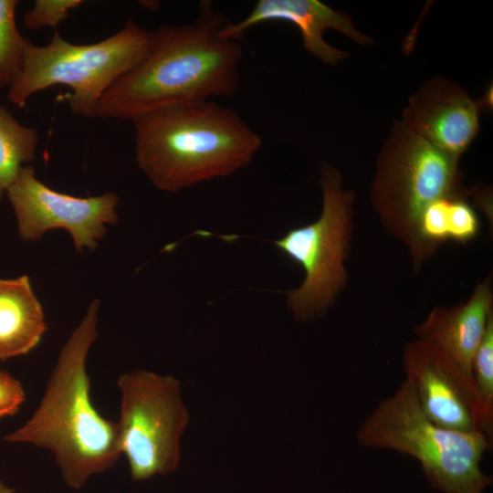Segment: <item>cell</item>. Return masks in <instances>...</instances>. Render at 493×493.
<instances>
[{"instance_id": "18", "label": "cell", "mask_w": 493, "mask_h": 493, "mask_svg": "<svg viewBox=\"0 0 493 493\" xmlns=\"http://www.w3.org/2000/svg\"><path fill=\"white\" fill-rule=\"evenodd\" d=\"M472 380L481 407L482 426L486 436L493 438V318L474 355Z\"/></svg>"}, {"instance_id": "9", "label": "cell", "mask_w": 493, "mask_h": 493, "mask_svg": "<svg viewBox=\"0 0 493 493\" xmlns=\"http://www.w3.org/2000/svg\"><path fill=\"white\" fill-rule=\"evenodd\" d=\"M5 194L16 213L19 234L26 241L37 240L52 228H65L76 249L86 246L93 250L97 239L107 232L104 224L118 221L115 194L78 197L59 193L37 180L29 165L22 167Z\"/></svg>"}, {"instance_id": "3", "label": "cell", "mask_w": 493, "mask_h": 493, "mask_svg": "<svg viewBox=\"0 0 493 493\" xmlns=\"http://www.w3.org/2000/svg\"><path fill=\"white\" fill-rule=\"evenodd\" d=\"M131 121L138 166L170 193L240 170L262 144L236 111L208 100L158 108Z\"/></svg>"}, {"instance_id": "12", "label": "cell", "mask_w": 493, "mask_h": 493, "mask_svg": "<svg viewBox=\"0 0 493 493\" xmlns=\"http://www.w3.org/2000/svg\"><path fill=\"white\" fill-rule=\"evenodd\" d=\"M269 21L296 26L306 50L327 64H336L348 55L325 42L322 35L328 28L336 29L362 45L372 43V38L355 29L348 16L317 0H258L246 17L238 23L229 22L222 33L241 38L246 29Z\"/></svg>"}, {"instance_id": "1", "label": "cell", "mask_w": 493, "mask_h": 493, "mask_svg": "<svg viewBox=\"0 0 493 493\" xmlns=\"http://www.w3.org/2000/svg\"><path fill=\"white\" fill-rule=\"evenodd\" d=\"M228 23L211 2L203 1L194 22L152 31L147 55L104 92L95 117L132 121L169 105L233 96L242 47L241 38L223 35Z\"/></svg>"}, {"instance_id": "2", "label": "cell", "mask_w": 493, "mask_h": 493, "mask_svg": "<svg viewBox=\"0 0 493 493\" xmlns=\"http://www.w3.org/2000/svg\"><path fill=\"white\" fill-rule=\"evenodd\" d=\"M94 300L62 347L39 405L19 428L4 437L52 453L65 482L79 489L121 458L116 422L102 416L90 398L89 351L97 338Z\"/></svg>"}, {"instance_id": "7", "label": "cell", "mask_w": 493, "mask_h": 493, "mask_svg": "<svg viewBox=\"0 0 493 493\" xmlns=\"http://www.w3.org/2000/svg\"><path fill=\"white\" fill-rule=\"evenodd\" d=\"M320 183L323 194L320 217L275 241L305 273L302 284L286 292L288 307L299 321L325 314L347 283L345 261L351 248L354 195L343 189L340 172L330 163L321 164Z\"/></svg>"}, {"instance_id": "21", "label": "cell", "mask_w": 493, "mask_h": 493, "mask_svg": "<svg viewBox=\"0 0 493 493\" xmlns=\"http://www.w3.org/2000/svg\"><path fill=\"white\" fill-rule=\"evenodd\" d=\"M0 493H15L14 489L0 481Z\"/></svg>"}, {"instance_id": "4", "label": "cell", "mask_w": 493, "mask_h": 493, "mask_svg": "<svg viewBox=\"0 0 493 493\" xmlns=\"http://www.w3.org/2000/svg\"><path fill=\"white\" fill-rule=\"evenodd\" d=\"M357 440L365 447L414 457L429 484L444 493L483 492L491 484L481 460L492 442L481 433L457 432L435 424L405 379L362 424Z\"/></svg>"}, {"instance_id": "15", "label": "cell", "mask_w": 493, "mask_h": 493, "mask_svg": "<svg viewBox=\"0 0 493 493\" xmlns=\"http://www.w3.org/2000/svg\"><path fill=\"white\" fill-rule=\"evenodd\" d=\"M466 195H449L428 205L416 228V247L411 256L415 269L442 244L453 241L467 244L477 237L480 222Z\"/></svg>"}, {"instance_id": "5", "label": "cell", "mask_w": 493, "mask_h": 493, "mask_svg": "<svg viewBox=\"0 0 493 493\" xmlns=\"http://www.w3.org/2000/svg\"><path fill=\"white\" fill-rule=\"evenodd\" d=\"M151 40L152 31L129 20L117 33L93 44L69 43L57 30L46 46L28 41L22 73L8 89L7 100L23 108L33 94L64 85L71 89L62 96L71 112L95 117L104 92L143 59Z\"/></svg>"}, {"instance_id": "19", "label": "cell", "mask_w": 493, "mask_h": 493, "mask_svg": "<svg viewBox=\"0 0 493 493\" xmlns=\"http://www.w3.org/2000/svg\"><path fill=\"white\" fill-rule=\"evenodd\" d=\"M82 4V0H37L33 8L25 13L22 21L28 29L47 26L55 29L68 17L71 10Z\"/></svg>"}, {"instance_id": "11", "label": "cell", "mask_w": 493, "mask_h": 493, "mask_svg": "<svg viewBox=\"0 0 493 493\" xmlns=\"http://www.w3.org/2000/svg\"><path fill=\"white\" fill-rule=\"evenodd\" d=\"M479 106L458 84L435 77L410 97L402 121L459 159L479 132Z\"/></svg>"}, {"instance_id": "14", "label": "cell", "mask_w": 493, "mask_h": 493, "mask_svg": "<svg viewBox=\"0 0 493 493\" xmlns=\"http://www.w3.org/2000/svg\"><path fill=\"white\" fill-rule=\"evenodd\" d=\"M47 330L27 276L0 278V360L30 352Z\"/></svg>"}, {"instance_id": "10", "label": "cell", "mask_w": 493, "mask_h": 493, "mask_svg": "<svg viewBox=\"0 0 493 493\" xmlns=\"http://www.w3.org/2000/svg\"><path fill=\"white\" fill-rule=\"evenodd\" d=\"M402 364L405 380L432 421L453 431L484 434L472 376L444 351L417 338L404 345Z\"/></svg>"}, {"instance_id": "13", "label": "cell", "mask_w": 493, "mask_h": 493, "mask_svg": "<svg viewBox=\"0 0 493 493\" xmlns=\"http://www.w3.org/2000/svg\"><path fill=\"white\" fill-rule=\"evenodd\" d=\"M491 286L488 276L477 284L467 301L452 307L437 306L414 327L417 338L439 347L471 376L474 355L493 318Z\"/></svg>"}, {"instance_id": "8", "label": "cell", "mask_w": 493, "mask_h": 493, "mask_svg": "<svg viewBox=\"0 0 493 493\" xmlns=\"http://www.w3.org/2000/svg\"><path fill=\"white\" fill-rule=\"evenodd\" d=\"M117 386L119 446L132 479L146 480L174 471L181 460L180 440L190 419L178 380L137 370L121 374Z\"/></svg>"}, {"instance_id": "20", "label": "cell", "mask_w": 493, "mask_h": 493, "mask_svg": "<svg viewBox=\"0 0 493 493\" xmlns=\"http://www.w3.org/2000/svg\"><path fill=\"white\" fill-rule=\"evenodd\" d=\"M25 399L21 383L9 372L0 371V417L15 414Z\"/></svg>"}, {"instance_id": "16", "label": "cell", "mask_w": 493, "mask_h": 493, "mask_svg": "<svg viewBox=\"0 0 493 493\" xmlns=\"http://www.w3.org/2000/svg\"><path fill=\"white\" fill-rule=\"evenodd\" d=\"M37 131L26 127L0 104V199L15 181L24 163L35 159Z\"/></svg>"}, {"instance_id": "17", "label": "cell", "mask_w": 493, "mask_h": 493, "mask_svg": "<svg viewBox=\"0 0 493 493\" xmlns=\"http://www.w3.org/2000/svg\"><path fill=\"white\" fill-rule=\"evenodd\" d=\"M16 0H0V89L12 87L20 77L28 39L16 24Z\"/></svg>"}, {"instance_id": "6", "label": "cell", "mask_w": 493, "mask_h": 493, "mask_svg": "<svg viewBox=\"0 0 493 493\" xmlns=\"http://www.w3.org/2000/svg\"><path fill=\"white\" fill-rule=\"evenodd\" d=\"M459 159L443 152L395 121L378 157L371 197L385 229L400 239L412 256L418 219L432 202L466 195Z\"/></svg>"}, {"instance_id": "22", "label": "cell", "mask_w": 493, "mask_h": 493, "mask_svg": "<svg viewBox=\"0 0 493 493\" xmlns=\"http://www.w3.org/2000/svg\"><path fill=\"white\" fill-rule=\"evenodd\" d=\"M463 493H483V492H480V491H469V492H463Z\"/></svg>"}]
</instances>
